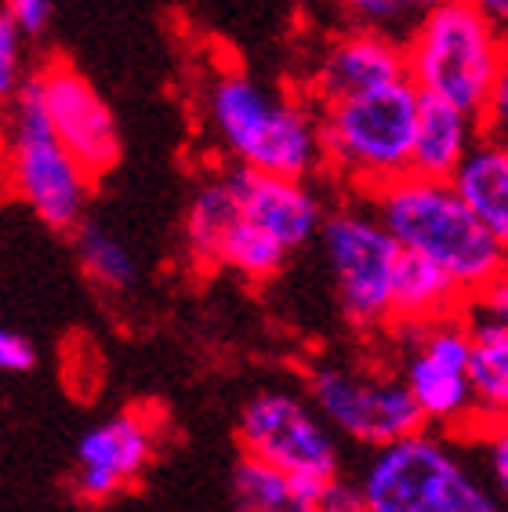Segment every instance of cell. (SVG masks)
Here are the masks:
<instances>
[{
  "label": "cell",
  "mask_w": 508,
  "mask_h": 512,
  "mask_svg": "<svg viewBox=\"0 0 508 512\" xmlns=\"http://www.w3.org/2000/svg\"><path fill=\"white\" fill-rule=\"evenodd\" d=\"M200 120L229 168L280 178L327 171L320 106L305 91L265 84L247 69H215L200 88Z\"/></svg>",
  "instance_id": "cell-1"
},
{
  "label": "cell",
  "mask_w": 508,
  "mask_h": 512,
  "mask_svg": "<svg viewBox=\"0 0 508 512\" xmlns=\"http://www.w3.org/2000/svg\"><path fill=\"white\" fill-rule=\"evenodd\" d=\"M367 512H508L461 436L418 429L367 451L356 469Z\"/></svg>",
  "instance_id": "cell-2"
},
{
  "label": "cell",
  "mask_w": 508,
  "mask_h": 512,
  "mask_svg": "<svg viewBox=\"0 0 508 512\" xmlns=\"http://www.w3.org/2000/svg\"><path fill=\"white\" fill-rule=\"evenodd\" d=\"M367 200L378 207L403 251L447 269L465 295H476L508 266V251L472 215L454 182L403 175Z\"/></svg>",
  "instance_id": "cell-3"
},
{
  "label": "cell",
  "mask_w": 508,
  "mask_h": 512,
  "mask_svg": "<svg viewBox=\"0 0 508 512\" xmlns=\"http://www.w3.org/2000/svg\"><path fill=\"white\" fill-rule=\"evenodd\" d=\"M421 91L411 80L360 91L320 106L327 171L356 197L411 175Z\"/></svg>",
  "instance_id": "cell-4"
},
{
  "label": "cell",
  "mask_w": 508,
  "mask_h": 512,
  "mask_svg": "<svg viewBox=\"0 0 508 512\" xmlns=\"http://www.w3.org/2000/svg\"><path fill=\"white\" fill-rule=\"evenodd\" d=\"M403 48L407 77L425 99L479 117L505 69L508 37L469 0H447L403 37Z\"/></svg>",
  "instance_id": "cell-5"
},
{
  "label": "cell",
  "mask_w": 508,
  "mask_h": 512,
  "mask_svg": "<svg viewBox=\"0 0 508 512\" xmlns=\"http://www.w3.org/2000/svg\"><path fill=\"white\" fill-rule=\"evenodd\" d=\"M320 255L334 284L342 320L360 335H389L396 327V269L403 247L367 197L334 204L323 218Z\"/></svg>",
  "instance_id": "cell-6"
},
{
  "label": "cell",
  "mask_w": 508,
  "mask_h": 512,
  "mask_svg": "<svg viewBox=\"0 0 508 512\" xmlns=\"http://www.w3.org/2000/svg\"><path fill=\"white\" fill-rule=\"evenodd\" d=\"M4 175H8V193L40 226L55 233H77L84 226L95 175L51 131L30 88H22L8 106Z\"/></svg>",
  "instance_id": "cell-7"
},
{
  "label": "cell",
  "mask_w": 508,
  "mask_h": 512,
  "mask_svg": "<svg viewBox=\"0 0 508 512\" xmlns=\"http://www.w3.org/2000/svg\"><path fill=\"white\" fill-rule=\"evenodd\" d=\"M389 338L396 342V371L411 389L425 429L469 436L479 425V404L472 389V327L465 309L429 324H400Z\"/></svg>",
  "instance_id": "cell-8"
},
{
  "label": "cell",
  "mask_w": 508,
  "mask_h": 512,
  "mask_svg": "<svg viewBox=\"0 0 508 512\" xmlns=\"http://www.w3.org/2000/svg\"><path fill=\"white\" fill-rule=\"evenodd\" d=\"M302 389L313 396L334 433L367 451L425 429V418L396 367L323 356L305 367Z\"/></svg>",
  "instance_id": "cell-9"
},
{
  "label": "cell",
  "mask_w": 508,
  "mask_h": 512,
  "mask_svg": "<svg viewBox=\"0 0 508 512\" xmlns=\"http://www.w3.org/2000/svg\"><path fill=\"white\" fill-rule=\"evenodd\" d=\"M236 440L251 458L313 483L342 476V436L305 389L265 385L251 393L236 418Z\"/></svg>",
  "instance_id": "cell-10"
},
{
  "label": "cell",
  "mask_w": 508,
  "mask_h": 512,
  "mask_svg": "<svg viewBox=\"0 0 508 512\" xmlns=\"http://www.w3.org/2000/svg\"><path fill=\"white\" fill-rule=\"evenodd\" d=\"M26 88L40 102L51 131L95 178L109 175L120 160V128L109 102L73 62L48 59L33 66Z\"/></svg>",
  "instance_id": "cell-11"
},
{
  "label": "cell",
  "mask_w": 508,
  "mask_h": 512,
  "mask_svg": "<svg viewBox=\"0 0 508 512\" xmlns=\"http://www.w3.org/2000/svg\"><path fill=\"white\" fill-rule=\"evenodd\" d=\"M157 418L149 411H117L88 425L73 451L69 483L84 502H109L146 473L157 454Z\"/></svg>",
  "instance_id": "cell-12"
},
{
  "label": "cell",
  "mask_w": 508,
  "mask_h": 512,
  "mask_svg": "<svg viewBox=\"0 0 508 512\" xmlns=\"http://www.w3.org/2000/svg\"><path fill=\"white\" fill-rule=\"evenodd\" d=\"M407 77V48L400 37L378 30H356L345 26L334 33L313 59V69L305 77V95L323 106L334 99H349L360 91L385 88Z\"/></svg>",
  "instance_id": "cell-13"
},
{
  "label": "cell",
  "mask_w": 508,
  "mask_h": 512,
  "mask_svg": "<svg viewBox=\"0 0 508 512\" xmlns=\"http://www.w3.org/2000/svg\"><path fill=\"white\" fill-rule=\"evenodd\" d=\"M229 168V164H225ZM233 193L240 204V218L262 229L265 237L284 244L287 251L320 240L323 218L331 207L323 204L320 189L313 178H280V175H258V171L229 168Z\"/></svg>",
  "instance_id": "cell-14"
},
{
  "label": "cell",
  "mask_w": 508,
  "mask_h": 512,
  "mask_svg": "<svg viewBox=\"0 0 508 512\" xmlns=\"http://www.w3.org/2000/svg\"><path fill=\"white\" fill-rule=\"evenodd\" d=\"M483 138L476 113L450 106L440 99H425L421 95V113H418V135H414V160L411 175L421 178H450L458 175L476 142Z\"/></svg>",
  "instance_id": "cell-15"
},
{
  "label": "cell",
  "mask_w": 508,
  "mask_h": 512,
  "mask_svg": "<svg viewBox=\"0 0 508 512\" xmlns=\"http://www.w3.org/2000/svg\"><path fill=\"white\" fill-rule=\"evenodd\" d=\"M458 197L483 222L490 237L508 251V146L494 138H479L458 175L450 178Z\"/></svg>",
  "instance_id": "cell-16"
},
{
  "label": "cell",
  "mask_w": 508,
  "mask_h": 512,
  "mask_svg": "<svg viewBox=\"0 0 508 512\" xmlns=\"http://www.w3.org/2000/svg\"><path fill=\"white\" fill-rule=\"evenodd\" d=\"M320 487L323 483L276 469L251 454H240L229 480L236 512H316Z\"/></svg>",
  "instance_id": "cell-17"
},
{
  "label": "cell",
  "mask_w": 508,
  "mask_h": 512,
  "mask_svg": "<svg viewBox=\"0 0 508 512\" xmlns=\"http://www.w3.org/2000/svg\"><path fill=\"white\" fill-rule=\"evenodd\" d=\"M396 327L400 324H429L440 316H454L465 309L469 295L458 287V280L440 269L429 258H418L403 251L400 269H396Z\"/></svg>",
  "instance_id": "cell-18"
},
{
  "label": "cell",
  "mask_w": 508,
  "mask_h": 512,
  "mask_svg": "<svg viewBox=\"0 0 508 512\" xmlns=\"http://www.w3.org/2000/svg\"><path fill=\"white\" fill-rule=\"evenodd\" d=\"M469 320V316H465ZM472 327V389H476L479 422H508V327L479 324Z\"/></svg>",
  "instance_id": "cell-19"
},
{
  "label": "cell",
  "mask_w": 508,
  "mask_h": 512,
  "mask_svg": "<svg viewBox=\"0 0 508 512\" xmlns=\"http://www.w3.org/2000/svg\"><path fill=\"white\" fill-rule=\"evenodd\" d=\"M73 244H77L80 269H84V276H88L95 287H102L109 295H124V291L135 287V280H138L135 255H131L106 226L84 222V226L73 233Z\"/></svg>",
  "instance_id": "cell-20"
},
{
  "label": "cell",
  "mask_w": 508,
  "mask_h": 512,
  "mask_svg": "<svg viewBox=\"0 0 508 512\" xmlns=\"http://www.w3.org/2000/svg\"><path fill=\"white\" fill-rule=\"evenodd\" d=\"M331 4L345 26L378 30L403 40L429 11H436L447 0H331Z\"/></svg>",
  "instance_id": "cell-21"
},
{
  "label": "cell",
  "mask_w": 508,
  "mask_h": 512,
  "mask_svg": "<svg viewBox=\"0 0 508 512\" xmlns=\"http://www.w3.org/2000/svg\"><path fill=\"white\" fill-rule=\"evenodd\" d=\"M469 444L472 458H476L479 473L487 476L490 491L498 494L501 505L508 509V422H490L479 425L476 433L461 436Z\"/></svg>",
  "instance_id": "cell-22"
},
{
  "label": "cell",
  "mask_w": 508,
  "mask_h": 512,
  "mask_svg": "<svg viewBox=\"0 0 508 512\" xmlns=\"http://www.w3.org/2000/svg\"><path fill=\"white\" fill-rule=\"evenodd\" d=\"M26 33L8 19V15H0V95L4 99H15L22 88H26V80H30L33 69L26 66Z\"/></svg>",
  "instance_id": "cell-23"
},
{
  "label": "cell",
  "mask_w": 508,
  "mask_h": 512,
  "mask_svg": "<svg viewBox=\"0 0 508 512\" xmlns=\"http://www.w3.org/2000/svg\"><path fill=\"white\" fill-rule=\"evenodd\" d=\"M465 316H469V320H479V324L508 327V266L501 269L494 280H487V284L479 287L476 295H469Z\"/></svg>",
  "instance_id": "cell-24"
},
{
  "label": "cell",
  "mask_w": 508,
  "mask_h": 512,
  "mask_svg": "<svg viewBox=\"0 0 508 512\" xmlns=\"http://www.w3.org/2000/svg\"><path fill=\"white\" fill-rule=\"evenodd\" d=\"M316 512H367L363 502V491L356 476H334L320 487V498H316Z\"/></svg>",
  "instance_id": "cell-25"
},
{
  "label": "cell",
  "mask_w": 508,
  "mask_h": 512,
  "mask_svg": "<svg viewBox=\"0 0 508 512\" xmlns=\"http://www.w3.org/2000/svg\"><path fill=\"white\" fill-rule=\"evenodd\" d=\"M0 15H8L30 40L44 37V30L51 26V15H55V0H4Z\"/></svg>",
  "instance_id": "cell-26"
},
{
  "label": "cell",
  "mask_w": 508,
  "mask_h": 512,
  "mask_svg": "<svg viewBox=\"0 0 508 512\" xmlns=\"http://www.w3.org/2000/svg\"><path fill=\"white\" fill-rule=\"evenodd\" d=\"M33 367H37V345L15 327H4L0 331V371L4 375H30Z\"/></svg>",
  "instance_id": "cell-27"
},
{
  "label": "cell",
  "mask_w": 508,
  "mask_h": 512,
  "mask_svg": "<svg viewBox=\"0 0 508 512\" xmlns=\"http://www.w3.org/2000/svg\"><path fill=\"white\" fill-rule=\"evenodd\" d=\"M479 128H483L487 138L505 142L508 146V55H505V69H501L498 84H494L487 106H483V113H479Z\"/></svg>",
  "instance_id": "cell-28"
},
{
  "label": "cell",
  "mask_w": 508,
  "mask_h": 512,
  "mask_svg": "<svg viewBox=\"0 0 508 512\" xmlns=\"http://www.w3.org/2000/svg\"><path fill=\"white\" fill-rule=\"evenodd\" d=\"M469 4L483 11V15L508 37V0H469Z\"/></svg>",
  "instance_id": "cell-29"
}]
</instances>
